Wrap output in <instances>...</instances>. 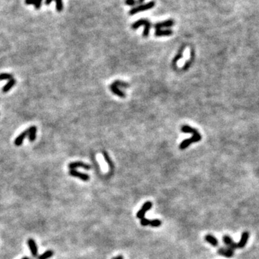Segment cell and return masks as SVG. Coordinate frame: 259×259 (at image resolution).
I'll return each instance as SVG.
<instances>
[{
    "mask_svg": "<svg viewBox=\"0 0 259 259\" xmlns=\"http://www.w3.org/2000/svg\"><path fill=\"white\" fill-rule=\"evenodd\" d=\"M27 245H28L29 248H30V250L32 256L36 257L37 255V246L35 241L32 238L28 239L27 240Z\"/></svg>",
    "mask_w": 259,
    "mask_h": 259,
    "instance_id": "9",
    "label": "cell"
},
{
    "mask_svg": "<svg viewBox=\"0 0 259 259\" xmlns=\"http://www.w3.org/2000/svg\"><path fill=\"white\" fill-rule=\"evenodd\" d=\"M204 239L207 242H209V244H211L212 246L216 247L218 245L217 239L215 237H214L213 235H205Z\"/></svg>",
    "mask_w": 259,
    "mask_h": 259,
    "instance_id": "17",
    "label": "cell"
},
{
    "mask_svg": "<svg viewBox=\"0 0 259 259\" xmlns=\"http://www.w3.org/2000/svg\"><path fill=\"white\" fill-rule=\"evenodd\" d=\"M68 168L71 170H75V169H78V168H81V169H84L85 170H90L91 166L89 165H88V164H84V162H81V161H76V162L70 163L68 164Z\"/></svg>",
    "mask_w": 259,
    "mask_h": 259,
    "instance_id": "4",
    "label": "cell"
},
{
    "mask_svg": "<svg viewBox=\"0 0 259 259\" xmlns=\"http://www.w3.org/2000/svg\"><path fill=\"white\" fill-rule=\"evenodd\" d=\"M117 259H123V257L122 255H118V256L116 257Z\"/></svg>",
    "mask_w": 259,
    "mask_h": 259,
    "instance_id": "31",
    "label": "cell"
},
{
    "mask_svg": "<svg viewBox=\"0 0 259 259\" xmlns=\"http://www.w3.org/2000/svg\"><path fill=\"white\" fill-rule=\"evenodd\" d=\"M69 174L71 176L74 177H77V178L80 179L81 180L84 181V182H87L90 179L89 175H88L87 174H84V173H81L76 170H71L69 171Z\"/></svg>",
    "mask_w": 259,
    "mask_h": 259,
    "instance_id": "6",
    "label": "cell"
},
{
    "mask_svg": "<svg viewBox=\"0 0 259 259\" xmlns=\"http://www.w3.org/2000/svg\"><path fill=\"white\" fill-rule=\"evenodd\" d=\"M53 1H55L56 3V10L58 12H61L63 9V1L62 0H45V4L48 5L50 4V2H52Z\"/></svg>",
    "mask_w": 259,
    "mask_h": 259,
    "instance_id": "19",
    "label": "cell"
},
{
    "mask_svg": "<svg viewBox=\"0 0 259 259\" xmlns=\"http://www.w3.org/2000/svg\"><path fill=\"white\" fill-rule=\"evenodd\" d=\"M202 140V136L199 133H197V134L193 135V136L191 138H189V139L184 140V141H182L181 143L180 146H179V148L181 150H184L187 147L190 146L192 143H197L199 142Z\"/></svg>",
    "mask_w": 259,
    "mask_h": 259,
    "instance_id": "2",
    "label": "cell"
},
{
    "mask_svg": "<svg viewBox=\"0 0 259 259\" xmlns=\"http://www.w3.org/2000/svg\"><path fill=\"white\" fill-rule=\"evenodd\" d=\"M110 90L112 91V92L113 93V94H115V95L118 96V97H121V98H124V97H125V94H124L123 92H122V91L120 90V89H119V88L117 87V86L114 85L113 84H112L111 85H110Z\"/></svg>",
    "mask_w": 259,
    "mask_h": 259,
    "instance_id": "15",
    "label": "cell"
},
{
    "mask_svg": "<svg viewBox=\"0 0 259 259\" xmlns=\"http://www.w3.org/2000/svg\"><path fill=\"white\" fill-rule=\"evenodd\" d=\"M217 253L220 255H222V256L227 257V258H231V257L233 256L234 255V251L232 249L230 248H220L218 249Z\"/></svg>",
    "mask_w": 259,
    "mask_h": 259,
    "instance_id": "8",
    "label": "cell"
},
{
    "mask_svg": "<svg viewBox=\"0 0 259 259\" xmlns=\"http://www.w3.org/2000/svg\"><path fill=\"white\" fill-rule=\"evenodd\" d=\"M112 259H117V258H113Z\"/></svg>",
    "mask_w": 259,
    "mask_h": 259,
    "instance_id": "33",
    "label": "cell"
},
{
    "mask_svg": "<svg viewBox=\"0 0 259 259\" xmlns=\"http://www.w3.org/2000/svg\"><path fill=\"white\" fill-rule=\"evenodd\" d=\"M102 154H103L104 159H105L106 162L107 163V164L109 165V166H110V169H112V168H113V164H112V160H111V159L110 158V156H109V155L107 154V153L106 152V151H102Z\"/></svg>",
    "mask_w": 259,
    "mask_h": 259,
    "instance_id": "24",
    "label": "cell"
},
{
    "mask_svg": "<svg viewBox=\"0 0 259 259\" xmlns=\"http://www.w3.org/2000/svg\"><path fill=\"white\" fill-rule=\"evenodd\" d=\"M125 4L129 6H135L136 4V0H125Z\"/></svg>",
    "mask_w": 259,
    "mask_h": 259,
    "instance_id": "29",
    "label": "cell"
},
{
    "mask_svg": "<svg viewBox=\"0 0 259 259\" xmlns=\"http://www.w3.org/2000/svg\"><path fill=\"white\" fill-rule=\"evenodd\" d=\"M194 51L193 49H192L191 50V59H189L188 61L186 62L185 65L184 66V67L182 68V69L185 70V71L186 70L188 69V68H189L190 66H191L192 61H193V60H194Z\"/></svg>",
    "mask_w": 259,
    "mask_h": 259,
    "instance_id": "22",
    "label": "cell"
},
{
    "mask_svg": "<svg viewBox=\"0 0 259 259\" xmlns=\"http://www.w3.org/2000/svg\"><path fill=\"white\" fill-rule=\"evenodd\" d=\"M28 136V130H26L25 131H23L22 133H21L19 135V136H17V138L14 140V144L16 146H20L23 143L24 140L25 139V138Z\"/></svg>",
    "mask_w": 259,
    "mask_h": 259,
    "instance_id": "11",
    "label": "cell"
},
{
    "mask_svg": "<svg viewBox=\"0 0 259 259\" xmlns=\"http://www.w3.org/2000/svg\"><path fill=\"white\" fill-rule=\"evenodd\" d=\"M150 22H150V21H148V19H139V20L136 21V22H134V23L132 25L131 27L133 29V30H136V29H138V27H140L141 26H142V25H143L145 27V26H146V25H148V24L150 23Z\"/></svg>",
    "mask_w": 259,
    "mask_h": 259,
    "instance_id": "14",
    "label": "cell"
},
{
    "mask_svg": "<svg viewBox=\"0 0 259 259\" xmlns=\"http://www.w3.org/2000/svg\"><path fill=\"white\" fill-rule=\"evenodd\" d=\"M145 0H136V4H138V5H141V4H143V3L144 2Z\"/></svg>",
    "mask_w": 259,
    "mask_h": 259,
    "instance_id": "30",
    "label": "cell"
},
{
    "mask_svg": "<svg viewBox=\"0 0 259 259\" xmlns=\"http://www.w3.org/2000/svg\"><path fill=\"white\" fill-rule=\"evenodd\" d=\"M185 48H186V46L184 45H182V46L181 47V48L179 50L178 53L176 55V56L174 57V60H173V61H172L173 63H174V64H175V63H176V62H178L179 59H181V58H182V56H183V53H184V52Z\"/></svg>",
    "mask_w": 259,
    "mask_h": 259,
    "instance_id": "20",
    "label": "cell"
},
{
    "mask_svg": "<svg viewBox=\"0 0 259 259\" xmlns=\"http://www.w3.org/2000/svg\"><path fill=\"white\" fill-rule=\"evenodd\" d=\"M181 130H182V133H189V134H192V135L197 134V133H199L197 130L195 129V128H192V127L189 126V125H183V126L182 127V129H181Z\"/></svg>",
    "mask_w": 259,
    "mask_h": 259,
    "instance_id": "16",
    "label": "cell"
},
{
    "mask_svg": "<svg viewBox=\"0 0 259 259\" xmlns=\"http://www.w3.org/2000/svg\"><path fill=\"white\" fill-rule=\"evenodd\" d=\"M13 79V76L10 74L7 73H2L0 74V80H10Z\"/></svg>",
    "mask_w": 259,
    "mask_h": 259,
    "instance_id": "26",
    "label": "cell"
},
{
    "mask_svg": "<svg viewBox=\"0 0 259 259\" xmlns=\"http://www.w3.org/2000/svg\"><path fill=\"white\" fill-rule=\"evenodd\" d=\"M22 259H30V258H27V257H24V258H22Z\"/></svg>",
    "mask_w": 259,
    "mask_h": 259,
    "instance_id": "32",
    "label": "cell"
},
{
    "mask_svg": "<svg viewBox=\"0 0 259 259\" xmlns=\"http://www.w3.org/2000/svg\"><path fill=\"white\" fill-rule=\"evenodd\" d=\"M152 206H153V204L151 202H146L143 205L141 209L137 212V217L139 218V219H142V218L144 217L146 212L151 209Z\"/></svg>",
    "mask_w": 259,
    "mask_h": 259,
    "instance_id": "3",
    "label": "cell"
},
{
    "mask_svg": "<svg viewBox=\"0 0 259 259\" xmlns=\"http://www.w3.org/2000/svg\"><path fill=\"white\" fill-rule=\"evenodd\" d=\"M112 84H113L114 85L117 86V87H118V86H121V87H123V88H127V87H129V86H130V84H128V83L124 82V81H120V80L115 81V82H113Z\"/></svg>",
    "mask_w": 259,
    "mask_h": 259,
    "instance_id": "25",
    "label": "cell"
},
{
    "mask_svg": "<svg viewBox=\"0 0 259 259\" xmlns=\"http://www.w3.org/2000/svg\"><path fill=\"white\" fill-rule=\"evenodd\" d=\"M173 34V31L170 29H166V30H162V29H159L156 30L155 32V36L156 37H164V36H171Z\"/></svg>",
    "mask_w": 259,
    "mask_h": 259,
    "instance_id": "12",
    "label": "cell"
},
{
    "mask_svg": "<svg viewBox=\"0 0 259 259\" xmlns=\"http://www.w3.org/2000/svg\"><path fill=\"white\" fill-rule=\"evenodd\" d=\"M150 220L146 219V218L143 217L142 219H141V224L143 226H147L149 225H150Z\"/></svg>",
    "mask_w": 259,
    "mask_h": 259,
    "instance_id": "28",
    "label": "cell"
},
{
    "mask_svg": "<svg viewBox=\"0 0 259 259\" xmlns=\"http://www.w3.org/2000/svg\"><path fill=\"white\" fill-rule=\"evenodd\" d=\"M53 250H48L44 252V253L42 254V255H40V256H38V258L37 259H48L50 258V257L53 256Z\"/></svg>",
    "mask_w": 259,
    "mask_h": 259,
    "instance_id": "23",
    "label": "cell"
},
{
    "mask_svg": "<svg viewBox=\"0 0 259 259\" xmlns=\"http://www.w3.org/2000/svg\"><path fill=\"white\" fill-rule=\"evenodd\" d=\"M16 84V80L14 79H10L7 83L3 86L2 88V92L4 93H6L9 92L11 89L14 86V84Z\"/></svg>",
    "mask_w": 259,
    "mask_h": 259,
    "instance_id": "18",
    "label": "cell"
},
{
    "mask_svg": "<svg viewBox=\"0 0 259 259\" xmlns=\"http://www.w3.org/2000/svg\"><path fill=\"white\" fill-rule=\"evenodd\" d=\"M28 130V138L30 142H33L36 139L37 128L35 126H31Z\"/></svg>",
    "mask_w": 259,
    "mask_h": 259,
    "instance_id": "13",
    "label": "cell"
},
{
    "mask_svg": "<svg viewBox=\"0 0 259 259\" xmlns=\"http://www.w3.org/2000/svg\"><path fill=\"white\" fill-rule=\"evenodd\" d=\"M222 240H223V242H224V243L226 245H227V246H228L229 248L232 249V250H233V249H235L237 248V244H236L235 242L234 241L232 240V239L231 238V237H230L229 235H227L223 236Z\"/></svg>",
    "mask_w": 259,
    "mask_h": 259,
    "instance_id": "10",
    "label": "cell"
},
{
    "mask_svg": "<svg viewBox=\"0 0 259 259\" xmlns=\"http://www.w3.org/2000/svg\"><path fill=\"white\" fill-rule=\"evenodd\" d=\"M151 227H160L161 225V221L159 220L158 219H154L150 221V225Z\"/></svg>",
    "mask_w": 259,
    "mask_h": 259,
    "instance_id": "27",
    "label": "cell"
},
{
    "mask_svg": "<svg viewBox=\"0 0 259 259\" xmlns=\"http://www.w3.org/2000/svg\"><path fill=\"white\" fill-rule=\"evenodd\" d=\"M173 25H174V21L173 19H167V20L156 23L154 25V27L156 30H159V29H162L164 28V27H166V28L171 27Z\"/></svg>",
    "mask_w": 259,
    "mask_h": 259,
    "instance_id": "5",
    "label": "cell"
},
{
    "mask_svg": "<svg viewBox=\"0 0 259 259\" xmlns=\"http://www.w3.org/2000/svg\"><path fill=\"white\" fill-rule=\"evenodd\" d=\"M42 1L43 0H25L26 4H33L37 9H39L41 7Z\"/></svg>",
    "mask_w": 259,
    "mask_h": 259,
    "instance_id": "21",
    "label": "cell"
},
{
    "mask_svg": "<svg viewBox=\"0 0 259 259\" xmlns=\"http://www.w3.org/2000/svg\"><path fill=\"white\" fill-rule=\"evenodd\" d=\"M249 236H250V234L248 231H245V232H242V235H241L240 241L238 242V243H237V246L238 248H243L246 245L248 240L249 239Z\"/></svg>",
    "mask_w": 259,
    "mask_h": 259,
    "instance_id": "7",
    "label": "cell"
},
{
    "mask_svg": "<svg viewBox=\"0 0 259 259\" xmlns=\"http://www.w3.org/2000/svg\"><path fill=\"white\" fill-rule=\"evenodd\" d=\"M155 5H156V2L154 1H151L150 2L146 3V4H141V5H138L136 6V7H133L132 9H130L129 14L130 15H133V14H136L137 13L143 12V11L148 10V9L154 8Z\"/></svg>",
    "mask_w": 259,
    "mask_h": 259,
    "instance_id": "1",
    "label": "cell"
}]
</instances>
